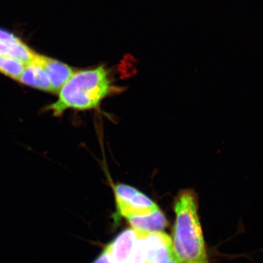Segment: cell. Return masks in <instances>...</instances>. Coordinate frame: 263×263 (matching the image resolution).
Instances as JSON below:
<instances>
[{
    "label": "cell",
    "mask_w": 263,
    "mask_h": 263,
    "mask_svg": "<svg viewBox=\"0 0 263 263\" xmlns=\"http://www.w3.org/2000/svg\"><path fill=\"white\" fill-rule=\"evenodd\" d=\"M25 64L13 57L0 54V72L18 81L23 72Z\"/></svg>",
    "instance_id": "10"
},
{
    "label": "cell",
    "mask_w": 263,
    "mask_h": 263,
    "mask_svg": "<svg viewBox=\"0 0 263 263\" xmlns=\"http://www.w3.org/2000/svg\"><path fill=\"white\" fill-rule=\"evenodd\" d=\"M18 81L29 87L53 94L49 78L44 67L38 60L37 54L32 62L25 65Z\"/></svg>",
    "instance_id": "5"
},
{
    "label": "cell",
    "mask_w": 263,
    "mask_h": 263,
    "mask_svg": "<svg viewBox=\"0 0 263 263\" xmlns=\"http://www.w3.org/2000/svg\"><path fill=\"white\" fill-rule=\"evenodd\" d=\"M136 230L127 229L108 243L110 256L114 263H129L132 249L137 239Z\"/></svg>",
    "instance_id": "7"
},
{
    "label": "cell",
    "mask_w": 263,
    "mask_h": 263,
    "mask_svg": "<svg viewBox=\"0 0 263 263\" xmlns=\"http://www.w3.org/2000/svg\"><path fill=\"white\" fill-rule=\"evenodd\" d=\"M0 54L13 57L27 65L34 60L37 53L32 51L21 40H18L14 42L0 44Z\"/></svg>",
    "instance_id": "9"
},
{
    "label": "cell",
    "mask_w": 263,
    "mask_h": 263,
    "mask_svg": "<svg viewBox=\"0 0 263 263\" xmlns=\"http://www.w3.org/2000/svg\"><path fill=\"white\" fill-rule=\"evenodd\" d=\"M19 38L15 37L11 33L0 29V44H6L18 41Z\"/></svg>",
    "instance_id": "12"
},
{
    "label": "cell",
    "mask_w": 263,
    "mask_h": 263,
    "mask_svg": "<svg viewBox=\"0 0 263 263\" xmlns=\"http://www.w3.org/2000/svg\"><path fill=\"white\" fill-rule=\"evenodd\" d=\"M147 263H179L172 239L162 232L144 233Z\"/></svg>",
    "instance_id": "4"
},
{
    "label": "cell",
    "mask_w": 263,
    "mask_h": 263,
    "mask_svg": "<svg viewBox=\"0 0 263 263\" xmlns=\"http://www.w3.org/2000/svg\"><path fill=\"white\" fill-rule=\"evenodd\" d=\"M111 92L108 71L103 67L77 71L59 91L58 98L46 107L55 117L68 110H87L96 108Z\"/></svg>",
    "instance_id": "2"
},
{
    "label": "cell",
    "mask_w": 263,
    "mask_h": 263,
    "mask_svg": "<svg viewBox=\"0 0 263 263\" xmlns=\"http://www.w3.org/2000/svg\"><path fill=\"white\" fill-rule=\"evenodd\" d=\"M37 59L47 72L53 94H58L59 91L73 75L75 71L70 66L54 59L39 54H37Z\"/></svg>",
    "instance_id": "6"
},
{
    "label": "cell",
    "mask_w": 263,
    "mask_h": 263,
    "mask_svg": "<svg viewBox=\"0 0 263 263\" xmlns=\"http://www.w3.org/2000/svg\"><path fill=\"white\" fill-rule=\"evenodd\" d=\"M91 263H114L110 256L108 245L103 249V252L99 254L97 258Z\"/></svg>",
    "instance_id": "11"
},
{
    "label": "cell",
    "mask_w": 263,
    "mask_h": 263,
    "mask_svg": "<svg viewBox=\"0 0 263 263\" xmlns=\"http://www.w3.org/2000/svg\"><path fill=\"white\" fill-rule=\"evenodd\" d=\"M174 212L172 242L179 262L211 263L199 218L197 197L193 190H183L177 195Z\"/></svg>",
    "instance_id": "1"
},
{
    "label": "cell",
    "mask_w": 263,
    "mask_h": 263,
    "mask_svg": "<svg viewBox=\"0 0 263 263\" xmlns=\"http://www.w3.org/2000/svg\"><path fill=\"white\" fill-rule=\"evenodd\" d=\"M127 219L133 229L143 233L162 232L167 226V219L160 209L150 214L131 216Z\"/></svg>",
    "instance_id": "8"
},
{
    "label": "cell",
    "mask_w": 263,
    "mask_h": 263,
    "mask_svg": "<svg viewBox=\"0 0 263 263\" xmlns=\"http://www.w3.org/2000/svg\"><path fill=\"white\" fill-rule=\"evenodd\" d=\"M114 193L118 214L125 219L150 214L159 209L149 197L129 185H117Z\"/></svg>",
    "instance_id": "3"
}]
</instances>
